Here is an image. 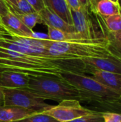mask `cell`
I'll return each mask as SVG.
<instances>
[{
  "label": "cell",
  "mask_w": 121,
  "mask_h": 122,
  "mask_svg": "<svg viewBox=\"0 0 121 122\" xmlns=\"http://www.w3.org/2000/svg\"><path fill=\"white\" fill-rule=\"evenodd\" d=\"M0 68L28 76L61 78L65 72L83 74L87 67L81 59L48 57L20 54L0 47Z\"/></svg>",
  "instance_id": "obj_1"
},
{
  "label": "cell",
  "mask_w": 121,
  "mask_h": 122,
  "mask_svg": "<svg viewBox=\"0 0 121 122\" xmlns=\"http://www.w3.org/2000/svg\"><path fill=\"white\" fill-rule=\"evenodd\" d=\"M45 47L56 57L68 59L113 57L108 39H92L81 42H60L46 39Z\"/></svg>",
  "instance_id": "obj_2"
},
{
  "label": "cell",
  "mask_w": 121,
  "mask_h": 122,
  "mask_svg": "<svg viewBox=\"0 0 121 122\" xmlns=\"http://www.w3.org/2000/svg\"><path fill=\"white\" fill-rule=\"evenodd\" d=\"M43 99L61 102L66 99L85 101L83 94L62 79L48 76H29L26 89Z\"/></svg>",
  "instance_id": "obj_3"
},
{
  "label": "cell",
  "mask_w": 121,
  "mask_h": 122,
  "mask_svg": "<svg viewBox=\"0 0 121 122\" xmlns=\"http://www.w3.org/2000/svg\"><path fill=\"white\" fill-rule=\"evenodd\" d=\"M73 26L77 33L86 40L107 39V29L104 17L96 8L81 7L79 10H71Z\"/></svg>",
  "instance_id": "obj_4"
},
{
  "label": "cell",
  "mask_w": 121,
  "mask_h": 122,
  "mask_svg": "<svg viewBox=\"0 0 121 122\" xmlns=\"http://www.w3.org/2000/svg\"><path fill=\"white\" fill-rule=\"evenodd\" d=\"M61 78L69 83L84 96L86 102H103L116 101L120 95L103 86L91 76L83 74L65 72L61 74Z\"/></svg>",
  "instance_id": "obj_5"
},
{
  "label": "cell",
  "mask_w": 121,
  "mask_h": 122,
  "mask_svg": "<svg viewBox=\"0 0 121 122\" xmlns=\"http://www.w3.org/2000/svg\"><path fill=\"white\" fill-rule=\"evenodd\" d=\"M2 89L4 95V106L6 107H17L42 113L53 106L46 103L44 99L25 89L2 88Z\"/></svg>",
  "instance_id": "obj_6"
},
{
  "label": "cell",
  "mask_w": 121,
  "mask_h": 122,
  "mask_svg": "<svg viewBox=\"0 0 121 122\" xmlns=\"http://www.w3.org/2000/svg\"><path fill=\"white\" fill-rule=\"evenodd\" d=\"M96 112L82 107L78 100L66 99L59 102L58 105L53 106L50 109L41 114L50 116L58 122H66L93 114Z\"/></svg>",
  "instance_id": "obj_7"
},
{
  "label": "cell",
  "mask_w": 121,
  "mask_h": 122,
  "mask_svg": "<svg viewBox=\"0 0 121 122\" xmlns=\"http://www.w3.org/2000/svg\"><path fill=\"white\" fill-rule=\"evenodd\" d=\"M0 25L4 31L16 36L27 38L48 39V36L44 34H38L35 33L32 29H29L14 14L10 11L1 17L0 20Z\"/></svg>",
  "instance_id": "obj_8"
},
{
  "label": "cell",
  "mask_w": 121,
  "mask_h": 122,
  "mask_svg": "<svg viewBox=\"0 0 121 122\" xmlns=\"http://www.w3.org/2000/svg\"><path fill=\"white\" fill-rule=\"evenodd\" d=\"M87 67V72L91 74L95 80L113 92L121 94V74L108 72Z\"/></svg>",
  "instance_id": "obj_9"
},
{
  "label": "cell",
  "mask_w": 121,
  "mask_h": 122,
  "mask_svg": "<svg viewBox=\"0 0 121 122\" xmlns=\"http://www.w3.org/2000/svg\"><path fill=\"white\" fill-rule=\"evenodd\" d=\"M29 76L9 70L0 73V87L4 89H26Z\"/></svg>",
  "instance_id": "obj_10"
},
{
  "label": "cell",
  "mask_w": 121,
  "mask_h": 122,
  "mask_svg": "<svg viewBox=\"0 0 121 122\" xmlns=\"http://www.w3.org/2000/svg\"><path fill=\"white\" fill-rule=\"evenodd\" d=\"M82 61L88 67L121 74V61L114 57L86 58L83 59Z\"/></svg>",
  "instance_id": "obj_11"
},
{
  "label": "cell",
  "mask_w": 121,
  "mask_h": 122,
  "mask_svg": "<svg viewBox=\"0 0 121 122\" xmlns=\"http://www.w3.org/2000/svg\"><path fill=\"white\" fill-rule=\"evenodd\" d=\"M39 14L41 23L45 24L47 27L54 28L66 32H76L73 25L66 23L56 14L46 6L39 12Z\"/></svg>",
  "instance_id": "obj_12"
},
{
  "label": "cell",
  "mask_w": 121,
  "mask_h": 122,
  "mask_svg": "<svg viewBox=\"0 0 121 122\" xmlns=\"http://www.w3.org/2000/svg\"><path fill=\"white\" fill-rule=\"evenodd\" d=\"M37 112L17 107H0V122H14Z\"/></svg>",
  "instance_id": "obj_13"
},
{
  "label": "cell",
  "mask_w": 121,
  "mask_h": 122,
  "mask_svg": "<svg viewBox=\"0 0 121 122\" xmlns=\"http://www.w3.org/2000/svg\"><path fill=\"white\" fill-rule=\"evenodd\" d=\"M44 6L56 14L66 23L73 25L71 9L66 0H43Z\"/></svg>",
  "instance_id": "obj_14"
},
{
  "label": "cell",
  "mask_w": 121,
  "mask_h": 122,
  "mask_svg": "<svg viewBox=\"0 0 121 122\" xmlns=\"http://www.w3.org/2000/svg\"><path fill=\"white\" fill-rule=\"evenodd\" d=\"M48 38L49 40L53 41L60 42H81L86 41V40L83 38L77 32H66L56 29L51 27H48ZM92 40V39H91Z\"/></svg>",
  "instance_id": "obj_15"
},
{
  "label": "cell",
  "mask_w": 121,
  "mask_h": 122,
  "mask_svg": "<svg viewBox=\"0 0 121 122\" xmlns=\"http://www.w3.org/2000/svg\"><path fill=\"white\" fill-rule=\"evenodd\" d=\"M108 49L112 56L121 61V31L117 32L108 31L107 34Z\"/></svg>",
  "instance_id": "obj_16"
},
{
  "label": "cell",
  "mask_w": 121,
  "mask_h": 122,
  "mask_svg": "<svg viewBox=\"0 0 121 122\" xmlns=\"http://www.w3.org/2000/svg\"><path fill=\"white\" fill-rule=\"evenodd\" d=\"M96 11L103 17L121 13L118 4L110 0H98L96 4Z\"/></svg>",
  "instance_id": "obj_17"
},
{
  "label": "cell",
  "mask_w": 121,
  "mask_h": 122,
  "mask_svg": "<svg viewBox=\"0 0 121 122\" xmlns=\"http://www.w3.org/2000/svg\"><path fill=\"white\" fill-rule=\"evenodd\" d=\"M13 14H14L26 26H27L29 29L32 30L33 28L38 23H41V19L39 13L37 12L31 13V14H24L14 13Z\"/></svg>",
  "instance_id": "obj_18"
},
{
  "label": "cell",
  "mask_w": 121,
  "mask_h": 122,
  "mask_svg": "<svg viewBox=\"0 0 121 122\" xmlns=\"http://www.w3.org/2000/svg\"><path fill=\"white\" fill-rule=\"evenodd\" d=\"M6 5L8 6L9 11L13 14L16 13L20 14H31V13L36 12L35 9L31 6V5L26 0H19L16 6L10 5L8 4H6Z\"/></svg>",
  "instance_id": "obj_19"
},
{
  "label": "cell",
  "mask_w": 121,
  "mask_h": 122,
  "mask_svg": "<svg viewBox=\"0 0 121 122\" xmlns=\"http://www.w3.org/2000/svg\"><path fill=\"white\" fill-rule=\"evenodd\" d=\"M108 31L117 32L121 31V13L104 17Z\"/></svg>",
  "instance_id": "obj_20"
},
{
  "label": "cell",
  "mask_w": 121,
  "mask_h": 122,
  "mask_svg": "<svg viewBox=\"0 0 121 122\" xmlns=\"http://www.w3.org/2000/svg\"><path fill=\"white\" fill-rule=\"evenodd\" d=\"M98 107L104 112H113L121 114V102L116 101L98 102Z\"/></svg>",
  "instance_id": "obj_21"
},
{
  "label": "cell",
  "mask_w": 121,
  "mask_h": 122,
  "mask_svg": "<svg viewBox=\"0 0 121 122\" xmlns=\"http://www.w3.org/2000/svg\"><path fill=\"white\" fill-rule=\"evenodd\" d=\"M14 122H58L53 117L48 116L46 114H43L41 113H37L33 114L30 117H26L21 120Z\"/></svg>",
  "instance_id": "obj_22"
},
{
  "label": "cell",
  "mask_w": 121,
  "mask_h": 122,
  "mask_svg": "<svg viewBox=\"0 0 121 122\" xmlns=\"http://www.w3.org/2000/svg\"><path fill=\"white\" fill-rule=\"evenodd\" d=\"M66 122H103V119L102 117L101 112L97 111L96 113L93 114L77 118L73 120Z\"/></svg>",
  "instance_id": "obj_23"
},
{
  "label": "cell",
  "mask_w": 121,
  "mask_h": 122,
  "mask_svg": "<svg viewBox=\"0 0 121 122\" xmlns=\"http://www.w3.org/2000/svg\"><path fill=\"white\" fill-rule=\"evenodd\" d=\"M103 122H121V114L113 112H101Z\"/></svg>",
  "instance_id": "obj_24"
},
{
  "label": "cell",
  "mask_w": 121,
  "mask_h": 122,
  "mask_svg": "<svg viewBox=\"0 0 121 122\" xmlns=\"http://www.w3.org/2000/svg\"><path fill=\"white\" fill-rule=\"evenodd\" d=\"M31 6L35 9V11L39 13L42 9L45 7L43 0H26Z\"/></svg>",
  "instance_id": "obj_25"
},
{
  "label": "cell",
  "mask_w": 121,
  "mask_h": 122,
  "mask_svg": "<svg viewBox=\"0 0 121 122\" xmlns=\"http://www.w3.org/2000/svg\"><path fill=\"white\" fill-rule=\"evenodd\" d=\"M81 6L84 8L93 7L96 9V4L98 0H78Z\"/></svg>",
  "instance_id": "obj_26"
},
{
  "label": "cell",
  "mask_w": 121,
  "mask_h": 122,
  "mask_svg": "<svg viewBox=\"0 0 121 122\" xmlns=\"http://www.w3.org/2000/svg\"><path fill=\"white\" fill-rule=\"evenodd\" d=\"M66 1L71 10H79L81 7L78 0H66Z\"/></svg>",
  "instance_id": "obj_27"
},
{
  "label": "cell",
  "mask_w": 121,
  "mask_h": 122,
  "mask_svg": "<svg viewBox=\"0 0 121 122\" xmlns=\"http://www.w3.org/2000/svg\"><path fill=\"white\" fill-rule=\"evenodd\" d=\"M9 11L8 6L4 0H0V20L1 17L5 16Z\"/></svg>",
  "instance_id": "obj_28"
},
{
  "label": "cell",
  "mask_w": 121,
  "mask_h": 122,
  "mask_svg": "<svg viewBox=\"0 0 121 122\" xmlns=\"http://www.w3.org/2000/svg\"><path fill=\"white\" fill-rule=\"evenodd\" d=\"M4 95L2 88L0 87V107L4 106Z\"/></svg>",
  "instance_id": "obj_29"
},
{
  "label": "cell",
  "mask_w": 121,
  "mask_h": 122,
  "mask_svg": "<svg viewBox=\"0 0 121 122\" xmlns=\"http://www.w3.org/2000/svg\"><path fill=\"white\" fill-rule=\"evenodd\" d=\"M4 1L8 4L13 5V6H16L17 4V2H18L19 0H4Z\"/></svg>",
  "instance_id": "obj_30"
},
{
  "label": "cell",
  "mask_w": 121,
  "mask_h": 122,
  "mask_svg": "<svg viewBox=\"0 0 121 122\" xmlns=\"http://www.w3.org/2000/svg\"><path fill=\"white\" fill-rule=\"evenodd\" d=\"M118 6H119V7H120L121 11V0H118Z\"/></svg>",
  "instance_id": "obj_31"
},
{
  "label": "cell",
  "mask_w": 121,
  "mask_h": 122,
  "mask_svg": "<svg viewBox=\"0 0 121 122\" xmlns=\"http://www.w3.org/2000/svg\"><path fill=\"white\" fill-rule=\"evenodd\" d=\"M110 1H113V2H114L116 4H118V0H110Z\"/></svg>",
  "instance_id": "obj_32"
},
{
  "label": "cell",
  "mask_w": 121,
  "mask_h": 122,
  "mask_svg": "<svg viewBox=\"0 0 121 122\" xmlns=\"http://www.w3.org/2000/svg\"><path fill=\"white\" fill-rule=\"evenodd\" d=\"M118 102H121V94L120 95V97H119V98H118Z\"/></svg>",
  "instance_id": "obj_33"
},
{
  "label": "cell",
  "mask_w": 121,
  "mask_h": 122,
  "mask_svg": "<svg viewBox=\"0 0 121 122\" xmlns=\"http://www.w3.org/2000/svg\"><path fill=\"white\" fill-rule=\"evenodd\" d=\"M4 31V30L2 29V27H1V25H0V31Z\"/></svg>",
  "instance_id": "obj_34"
},
{
  "label": "cell",
  "mask_w": 121,
  "mask_h": 122,
  "mask_svg": "<svg viewBox=\"0 0 121 122\" xmlns=\"http://www.w3.org/2000/svg\"><path fill=\"white\" fill-rule=\"evenodd\" d=\"M3 70H4L3 69H1V68H0V73H1V71H3Z\"/></svg>",
  "instance_id": "obj_35"
}]
</instances>
